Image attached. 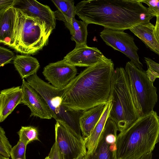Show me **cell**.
<instances>
[{"label": "cell", "mask_w": 159, "mask_h": 159, "mask_svg": "<svg viewBox=\"0 0 159 159\" xmlns=\"http://www.w3.org/2000/svg\"><path fill=\"white\" fill-rule=\"evenodd\" d=\"M114 64L106 57L87 67L63 89L62 103L82 111L106 104L110 100Z\"/></svg>", "instance_id": "1"}, {"label": "cell", "mask_w": 159, "mask_h": 159, "mask_svg": "<svg viewBox=\"0 0 159 159\" xmlns=\"http://www.w3.org/2000/svg\"><path fill=\"white\" fill-rule=\"evenodd\" d=\"M76 14L88 25L124 31L150 22L154 16L139 0H89L79 2Z\"/></svg>", "instance_id": "2"}, {"label": "cell", "mask_w": 159, "mask_h": 159, "mask_svg": "<svg viewBox=\"0 0 159 159\" xmlns=\"http://www.w3.org/2000/svg\"><path fill=\"white\" fill-rule=\"evenodd\" d=\"M159 142V116L154 111L140 117L117 135V159H139Z\"/></svg>", "instance_id": "3"}, {"label": "cell", "mask_w": 159, "mask_h": 159, "mask_svg": "<svg viewBox=\"0 0 159 159\" xmlns=\"http://www.w3.org/2000/svg\"><path fill=\"white\" fill-rule=\"evenodd\" d=\"M11 27L7 46L17 52L33 54L47 44L53 30L38 18L11 7Z\"/></svg>", "instance_id": "4"}, {"label": "cell", "mask_w": 159, "mask_h": 159, "mask_svg": "<svg viewBox=\"0 0 159 159\" xmlns=\"http://www.w3.org/2000/svg\"><path fill=\"white\" fill-rule=\"evenodd\" d=\"M110 100L109 118L116 123L120 132L123 131L139 116L132 99L128 75L122 67L114 70Z\"/></svg>", "instance_id": "5"}, {"label": "cell", "mask_w": 159, "mask_h": 159, "mask_svg": "<svg viewBox=\"0 0 159 159\" xmlns=\"http://www.w3.org/2000/svg\"><path fill=\"white\" fill-rule=\"evenodd\" d=\"M28 84L44 99L52 118L70 127L75 126L79 120V111L63 104L61 98L63 89L56 88L40 78L36 73L26 79Z\"/></svg>", "instance_id": "6"}, {"label": "cell", "mask_w": 159, "mask_h": 159, "mask_svg": "<svg viewBox=\"0 0 159 159\" xmlns=\"http://www.w3.org/2000/svg\"><path fill=\"white\" fill-rule=\"evenodd\" d=\"M125 69L129 78L132 99L139 117L153 111L158 100L157 88L148 77L146 71L138 68L131 61Z\"/></svg>", "instance_id": "7"}, {"label": "cell", "mask_w": 159, "mask_h": 159, "mask_svg": "<svg viewBox=\"0 0 159 159\" xmlns=\"http://www.w3.org/2000/svg\"><path fill=\"white\" fill-rule=\"evenodd\" d=\"M55 141L61 159H78L85 156L87 150L85 141L66 126L56 121L55 126Z\"/></svg>", "instance_id": "8"}, {"label": "cell", "mask_w": 159, "mask_h": 159, "mask_svg": "<svg viewBox=\"0 0 159 159\" xmlns=\"http://www.w3.org/2000/svg\"><path fill=\"white\" fill-rule=\"evenodd\" d=\"M100 35L107 45L124 54L138 68L143 69L137 53L139 48L132 36L124 31L105 28L100 32Z\"/></svg>", "instance_id": "9"}, {"label": "cell", "mask_w": 159, "mask_h": 159, "mask_svg": "<svg viewBox=\"0 0 159 159\" xmlns=\"http://www.w3.org/2000/svg\"><path fill=\"white\" fill-rule=\"evenodd\" d=\"M118 130L116 123L108 117L97 146L85 159H117L116 141Z\"/></svg>", "instance_id": "10"}, {"label": "cell", "mask_w": 159, "mask_h": 159, "mask_svg": "<svg viewBox=\"0 0 159 159\" xmlns=\"http://www.w3.org/2000/svg\"><path fill=\"white\" fill-rule=\"evenodd\" d=\"M77 72L76 66L63 59L49 63L44 68L42 73L52 86L63 89L76 76Z\"/></svg>", "instance_id": "11"}, {"label": "cell", "mask_w": 159, "mask_h": 159, "mask_svg": "<svg viewBox=\"0 0 159 159\" xmlns=\"http://www.w3.org/2000/svg\"><path fill=\"white\" fill-rule=\"evenodd\" d=\"M21 87L22 92V103L30 109V117L35 116L45 119L52 118L45 100L25 79L22 80Z\"/></svg>", "instance_id": "12"}, {"label": "cell", "mask_w": 159, "mask_h": 159, "mask_svg": "<svg viewBox=\"0 0 159 159\" xmlns=\"http://www.w3.org/2000/svg\"><path fill=\"white\" fill-rule=\"evenodd\" d=\"M13 7L29 16L38 18L52 30L55 29L56 18L55 12L48 6L35 0H16Z\"/></svg>", "instance_id": "13"}, {"label": "cell", "mask_w": 159, "mask_h": 159, "mask_svg": "<svg viewBox=\"0 0 159 159\" xmlns=\"http://www.w3.org/2000/svg\"><path fill=\"white\" fill-rule=\"evenodd\" d=\"M106 57L97 48L86 45L75 47L63 59L75 66L88 67Z\"/></svg>", "instance_id": "14"}, {"label": "cell", "mask_w": 159, "mask_h": 159, "mask_svg": "<svg viewBox=\"0 0 159 159\" xmlns=\"http://www.w3.org/2000/svg\"><path fill=\"white\" fill-rule=\"evenodd\" d=\"M21 86L13 87L2 90L0 93V122H3L16 107L22 103Z\"/></svg>", "instance_id": "15"}, {"label": "cell", "mask_w": 159, "mask_h": 159, "mask_svg": "<svg viewBox=\"0 0 159 159\" xmlns=\"http://www.w3.org/2000/svg\"><path fill=\"white\" fill-rule=\"evenodd\" d=\"M106 104L98 105L84 111L80 119L81 132L84 139L89 137L101 117Z\"/></svg>", "instance_id": "16"}, {"label": "cell", "mask_w": 159, "mask_h": 159, "mask_svg": "<svg viewBox=\"0 0 159 159\" xmlns=\"http://www.w3.org/2000/svg\"><path fill=\"white\" fill-rule=\"evenodd\" d=\"M154 29L155 26L150 22L135 25L129 30L159 56V42L154 36Z\"/></svg>", "instance_id": "17"}, {"label": "cell", "mask_w": 159, "mask_h": 159, "mask_svg": "<svg viewBox=\"0 0 159 159\" xmlns=\"http://www.w3.org/2000/svg\"><path fill=\"white\" fill-rule=\"evenodd\" d=\"M111 101H109L106 104L104 111L99 120L88 138L84 139L87 150V156L91 154L95 150L101 134L104 128L111 107Z\"/></svg>", "instance_id": "18"}, {"label": "cell", "mask_w": 159, "mask_h": 159, "mask_svg": "<svg viewBox=\"0 0 159 159\" xmlns=\"http://www.w3.org/2000/svg\"><path fill=\"white\" fill-rule=\"evenodd\" d=\"M13 64L22 80L36 74L40 66L36 58L27 55H16Z\"/></svg>", "instance_id": "19"}, {"label": "cell", "mask_w": 159, "mask_h": 159, "mask_svg": "<svg viewBox=\"0 0 159 159\" xmlns=\"http://www.w3.org/2000/svg\"><path fill=\"white\" fill-rule=\"evenodd\" d=\"M71 35V39L75 43V47L87 45L88 24L82 20H78L73 18L70 23H64Z\"/></svg>", "instance_id": "20"}, {"label": "cell", "mask_w": 159, "mask_h": 159, "mask_svg": "<svg viewBox=\"0 0 159 159\" xmlns=\"http://www.w3.org/2000/svg\"><path fill=\"white\" fill-rule=\"evenodd\" d=\"M58 10L55 11L56 18L65 22L70 23L76 14L74 0H52Z\"/></svg>", "instance_id": "21"}, {"label": "cell", "mask_w": 159, "mask_h": 159, "mask_svg": "<svg viewBox=\"0 0 159 159\" xmlns=\"http://www.w3.org/2000/svg\"><path fill=\"white\" fill-rule=\"evenodd\" d=\"M11 7L0 11V42L7 45L9 42L11 27Z\"/></svg>", "instance_id": "22"}, {"label": "cell", "mask_w": 159, "mask_h": 159, "mask_svg": "<svg viewBox=\"0 0 159 159\" xmlns=\"http://www.w3.org/2000/svg\"><path fill=\"white\" fill-rule=\"evenodd\" d=\"M17 133L19 136V140L26 146L33 141H40L38 137V131L34 127L31 126H21Z\"/></svg>", "instance_id": "23"}, {"label": "cell", "mask_w": 159, "mask_h": 159, "mask_svg": "<svg viewBox=\"0 0 159 159\" xmlns=\"http://www.w3.org/2000/svg\"><path fill=\"white\" fill-rule=\"evenodd\" d=\"M144 60L148 66L146 71L148 77L152 82L159 78V64L149 57H144Z\"/></svg>", "instance_id": "24"}, {"label": "cell", "mask_w": 159, "mask_h": 159, "mask_svg": "<svg viewBox=\"0 0 159 159\" xmlns=\"http://www.w3.org/2000/svg\"><path fill=\"white\" fill-rule=\"evenodd\" d=\"M12 146L6 137L3 129L0 127V154L3 156L9 158L11 157Z\"/></svg>", "instance_id": "25"}, {"label": "cell", "mask_w": 159, "mask_h": 159, "mask_svg": "<svg viewBox=\"0 0 159 159\" xmlns=\"http://www.w3.org/2000/svg\"><path fill=\"white\" fill-rule=\"evenodd\" d=\"M27 146L19 140L11 152V159H26L25 151Z\"/></svg>", "instance_id": "26"}, {"label": "cell", "mask_w": 159, "mask_h": 159, "mask_svg": "<svg viewBox=\"0 0 159 159\" xmlns=\"http://www.w3.org/2000/svg\"><path fill=\"white\" fill-rule=\"evenodd\" d=\"M15 56L10 50L3 47H0V66L2 67L14 60Z\"/></svg>", "instance_id": "27"}, {"label": "cell", "mask_w": 159, "mask_h": 159, "mask_svg": "<svg viewBox=\"0 0 159 159\" xmlns=\"http://www.w3.org/2000/svg\"><path fill=\"white\" fill-rule=\"evenodd\" d=\"M142 3L146 4L148 11L154 17L159 16V0H139Z\"/></svg>", "instance_id": "28"}, {"label": "cell", "mask_w": 159, "mask_h": 159, "mask_svg": "<svg viewBox=\"0 0 159 159\" xmlns=\"http://www.w3.org/2000/svg\"><path fill=\"white\" fill-rule=\"evenodd\" d=\"M51 159H61L57 143L55 141L48 155Z\"/></svg>", "instance_id": "29"}, {"label": "cell", "mask_w": 159, "mask_h": 159, "mask_svg": "<svg viewBox=\"0 0 159 159\" xmlns=\"http://www.w3.org/2000/svg\"><path fill=\"white\" fill-rule=\"evenodd\" d=\"M16 0H0V11H2L7 8L13 6Z\"/></svg>", "instance_id": "30"}, {"label": "cell", "mask_w": 159, "mask_h": 159, "mask_svg": "<svg viewBox=\"0 0 159 159\" xmlns=\"http://www.w3.org/2000/svg\"><path fill=\"white\" fill-rule=\"evenodd\" d=\"M156 20L154 31V36L159 42V16H156Z\"/></svg>", "instance_id": "31"}, {"label": "cell", "mask_w": 159, "mask_h": 159, "mask_svg": "<svg viewBox=\"0 0 159 159\" xmlns=\"http://www.w3.org/2000/svg\"><path fill=\"white\" fill-rule=\"evenodd\" d=\"M152 152L148 153L143 156L139 159H152Z\"/></svg>", "instance_id": "32"}, {"label": "cell", "mask_w": 159, "mask_h": 159, "mask_svg": "<svg viewBox=\"0 0 159 159\" xmlns=\"http://www.w3.org/2000/svg\"><path fill=\"white\" fill-rule=\"evenodd\" d=\"M0 159H9V158H7L5 157H4L2 156V155H0Z\"/></svg>", "instance_id": "33"}, {"label": "cell", "mask_w": 159, "mask_h": 159, "mask_svg": "<svg viewBox=\"0 0 159 159\" xmlns=\"http://www.w3.org/2000/svg\"><path fill=\"white\" fill-rule=\"evenodd\" d=\"M78 159H85V156L84 155H81L80 156Z\"/></svg>", "instance_id": "34"}, {"label": "cell", "mask_w": 159, "mask_h": 159, "mask_svg": "<svg viewBox=\"0 0 159 159\" xmlns=\"http://www.w3.org/2000/svg\"><path fill=\"white\" fill-rule=\"evenodd\" d=\"M44 159H51L49 156L46 157Z\"/></svg>", "instance_id": "35"}, {"label": "cell", "mask_w": 159, "mask_h": 159, "mask_svg": "<svg viewBox=\"0 0 159 159\" xmlns=\"http://www.w3.org/2000/svg\"></svg>", "instance_id": "36"}]
</instances>
